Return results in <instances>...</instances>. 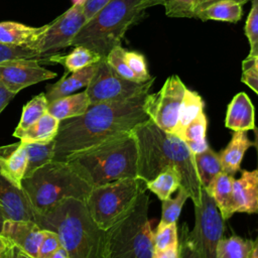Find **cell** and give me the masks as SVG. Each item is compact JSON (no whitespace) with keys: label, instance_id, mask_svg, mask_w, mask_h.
Returning <instances> with one entry per match:
<instances>
[{"label":"cell","instance_id":"obj_3","mask_svg":"<svg viewBox=\"0 0 258 258\" xmlns=\"http://www.w3.org/2000/svg\"><path fill=\"white\" fill-rule=\"evenodd\" d=\"M34 217L40 228L58 235L70 258H108L106 231L94 222L85 201L66 199Z\"/></svg>","mask_w":258,"mask_h":258},{"label":"cell","instance_id":"obj_55","mask_svg":"<svg viewBox=\"0 0 258 258\" xmlns=\"http://www.w3.org/2000/svg\"><path fill=\"white\" fill-rule=\"evenodd\" d=\"M249 258H258V236H257L256 240L254 241V247H253L252 253Z\"/></svg>","mask_w":258,"mask_h":258},{"label":"cell","instance_id":"obj_41","mask_svg":"<svg viewBox=\"0 0 258 258\" xmlns=\"http://www.w3.org/2000/svg\"><path fill=\"white\" fill-rule=\"evenodd\" d=\"M60 246L61 243L58 235L53 231L44 230V237L41 242L37 258H46L55 250H57Z\"/></svg>","mask_w":258,"mask_h":258},{"label":"cell","instance_id":"obj_35","mask_svg":"<svg viewBox=\"0 0 258 258\" xmlns=\"http://www.w3.org/2000/svg\"><path fill=\"white\" fill-rule=\"evenodd\" d=\"M154 250H165L168 248H178V235L176 224L166 226L157 225L153 237Z\"/></svg>","mask_w":258,"mask_h":258},{"label":"cell","instance_id":"obj_22","mask_svg":"<svg viewBox=\"0 0 258 258\" xmlns=\"http://www.w3.org/2000/svg\"><path fill=\"white\" fill-rule=\"evenodd\" d=\"M90 105V99L85 90L81 93L61 97L48 103L47 112L57 120L62 121L83 115Z\"/></svg>","mask_w":258,"mask_h":258},{"label":"cell","instance_id":"obj_32","mask_svg":"<svg viewBox=\"0 0 258 258\" xmlns=\"http://www.w3.org/2000/svg\"><path fill=\"white\" fill-rule=\"evenodd\" d=\"M254 247V241L239 236L222 238L218 245V258H249Z\"/></svg>","mask_w":258,"mask_h":258},{"label":"cell","instance_id":"obj_37","mask_svg":"<svg viewBox=\"0 0 258 258\" xmlns=\"http://www.w3.org/2000/svg\"><path fill=\"white\" fill-rule=\"evenodd\" d=\"M21 58H36L47 61L44 55L39 54L36 50L28 48L25 45H12L0 42V62Z\"/></svg>","mask_w":258,"mask_h":258},{"label":"cell","instance_id":"obj_2","mask_svg":"<svg viewBox=\"0 0 258 258\" xmlns=\"http://www.w3.org/2000/svg\"><path fill=\"white\" fill-rule=\"evenodd\" d=\"M132 134L138 150L137 177L148 182L160 172L174 168L182 186L194 206L201 204L202 184L200 182L194 154L186 143L178 136L165 132L150 119L137 125Z\"/></svg>","mask_w":258,"mask_h":258},{"label":"cell","instance_id":"obj_30","mask_svg":"<svg viewBox=\"0 0 258 258\" xmlns=\"http://www.w3.org/2000/svg\"><path fill=\"white\" fill-rule=\"evenodd\" d=\"M24 145L27 155V164L24 177L31 175L36 169L54 158V140L44 144L28 143Z\"/></svg>","mask_w":258,"mask_h":258},{"label":"cell","instance_id":"obj_9","mask_svg":"<svg viewBox=\"0 0 258 258\" xmlns=\"http://www.w3.org/2000/svg\"><path fill=\"white\" fill-rule=\"evenodd\" d=\"M224 229V219L212 197L203 187L201 204L195 206V226L188 232L199 258H218V245L223 238Z\"/></svg>","mask_w":258,"mask_h":258},{"label":"cell","instance_id":"obj_1","mask_svg":"<svg viewBox=\"0 0 258 258\" xmlns=\"http://www.w3.org/2000/svg\"><path fill=\"white\" fill-rule=\"evenodd\" d=\"M147 94L90 105L81 116L60 121L54 139V158L67 161L71 156L116 136L131 133L148 120L144 109Z\"/></svg>","mask_w":258,"mask_h":258},{"label":"cell","instance_id":"obj_6","mask_svg":"<svg viewBox=\"0 0 258 258\" xmlns=\"http://www.w3.org/2000/svg\"><path fill=\"white\" fill-rule=\"evenodd\" d=\"M21 187L35 215L66 199L86 201L92 186L67 161L51 160L24 177Z\"/></svg>","mask_w":258,"mask_h":258},{"label":"cell","instance_id":"obj_47","mask_svg":"<svg viewBox=\"0 0 258 258\" xmlns=\"http://www.w3.org/2000/svg\"><path fill=\"white\" fill-rule=\"evenodd\" d=\"M152 258H179L178 248H168L165 250H154Z\"/></svg>","mask_w":258,"mask_h":258},{"label":"cell","instance_id":"obj_36","mask_svg":"<svg viewBox=\"0 0 258 258\" xmlns=\"http://www.w3.org/2000/svg\"><path fill=\"white\" fill-rule=\"evenodd\" d=\"M124 51H125V48H123L121 45L114 47L106 56V60L108 64L119 76L123 77L124 79L137 82V83H143L137 78V76L130 70V68L126 63L124 59Z\"/></svg>","mask_w":258,"mask_h":258},{"label":"cell","instance_id":"obj_38","mask_svg":"<svg viewBox=\"0 0 258 258\" xmlns=\"http://www.w3.org/2000/svg\"><path fill=\"white\" fill-rule=\"evenodd\" d=\"M199 0H164L163 6L168 17L195 18Z\"/></svg>","mask_w":258,"mask_h":258},{"label":"cell","instance_id":"obj_18","mask_svg":"<svg viewBox=\"0 0 258 258\" xmlns=\"http://www.w3.org/2000/svg\"><path fill=\"white\" fill-rule=\"evenodd\" d=\"M225 126L233 131H248L256 127L255 108L246 93L236 94L229 103Z\"/></svg>","mask_w":258,"mask_h":258},{"label":"cell","instance_id":"obj_49","mask_svg":"<svg viewBox=\"0 0 258 258\" xmlns=\"http://www.w3.org/2000/svg\"><path fill=\"white\" fill-rule=\"evenodd\" d=\"M242 69H250L258 74V56L252 58H245L242 62Z\"/></svg>","mask_w":258,"mask_h":258},{"label":"cell","instance_id":"obj_51","mask_svg":"<svg viewBox=\"0 0 258 258\" xmlns=\"http://www.w3.org/2000/svg\"><path fill=\"white\" fill-rule=\"evenodd\" d=\"M46 258H70V256H69L67 250L62 246H60L57 250H55L53 253H51Z\"/></svg>","mask_w":258,"mask_h":258},{"label":"cell","instance_id":"obj_40","mask_svg":"<svg viewBox=\"0 0 258 258\" xmlns=\"http://www.w3.org/2000/svg\"><path fill=\"white\" fill-rule=\"evenodd\" d=\"M124 59L128 64V67L130 68V70L137 76V78L141 82H146L152 78L148 73L147 63L142 53L125 49Z\"/></svg>","mask_w":258,"mask_h":258},{"label":"cell","instance_id":"obj_45","mask_svg":"<svg viewBox=\"0 0 258 258\" xmlns=\"http://www.w3.org/2000/svg\"><path fill=\"white\" fill-rule=\"evenodd\" d=\"M14 243L7 237L0 235V258H12Z\"/></svg>","mask_w":258,"mask_h":258},{"label":"cell","instance_id":"obj_14","mask_svg":"<svg viewBox=\"0 0 258 258\" xmlns=\"http://www.w3.org/2000/svg\"><path fill=\"white\" fill-rule=\"evenodd\" d=\"M1 235L10 239L30 258H37L44 230L34 221L6 220Z\"/></svg>","mask_w":258,"mask_h":258},{"label":"cell","instance_id":"obj_15","mask_svg":"<svg viewBox=\"0 0 258 258\" xmlns=\"http://www.w3.org/2000/svg\"><path fill=\"white\" fill-rule=\"evenodd\" d=\"M0 207L8 220L34 221L33 209L23 191L8 178L0 173Z\"/></svg>","mask_w":258,"mask_h":258},{"label":"cell","instance_id":"obj_46","mask_svg":"<svg viewBox=\"0 0 258 258\" xmlns=\"http://www.w3.org/2000/svg\"><path fill=\"white\" fill-rule=\"evenodd\" d=\"M16 96V94L8 91L0 85V113L5 109V107L10 103V101Z\"/></svg>","mask_w":258,"mask_h":258},{"label":"cell","instance_id":"obj_33","mask_svg":"<svg viewBox=\"0 0 258 258\" xmlns=\"http://www.w3.org/2000/svg\"><path fill=\"white\" fill-rule=\"evenodd\" d=\"M188 198V192L182 186H179L175 198H169L165 201H161V219L158 225L166 226L176 224L182 207Z\"/></svg>","mask_w":258,"mask_h":258},{"label":"cell","instance_id":"obj_54","mask_svg":"<svg viewBox=\"0 0 258 258\" xmlns=\"http://www.w3.org/2000/svg\"><path fill=\"white\" fill-rule=\"evenodd\" d=\"M254 141L253 142V145L255 148H256V151H257V160H258V127H255L254 129ZM258 169V167H257Z\"/></svg>","mask_w":258,"mask_h":258},{"label":"cell","instance_id":"obj_48","mask_svg":"<svg viewBox=\"0 0 258 258\" xmlns=\"http://www.w3.org/2000/svg\"><path fill=\"white\" fill-rule=\"evenodd\" d=\"M185 143L194 155L197 153H201L210 147L207 139L200 142H185Z\"/></svg>","mask_w":258,"mask_h":258},{"label":"cell","instance_id":"obj_28","mask_svg":"<svg viewBox=\"0 0 258 258\" xmlns=\"http://www.w3.org/2000/svg\"><path fill=\"white\" fill-rule=\"evenodd\" d=\"M204 107L205 102L201 95L198 92L186 88L181 101L178 120L173 134L180 137L185 127L204 112Z\"/></svg>","mask_w":258,"mask_h":258},{"label":"cell","instance_id":"obj_16","mask_svg":"<svg viewBox=\"0 0 258 258\" xmlns=\"http://www.w3.org/2000/svg\"><path fill=\"white\" fill-rule=\"evenodd\" d=\"M235 213H258V169L241 170V176L233 181Z\"/></svg>","mask_w":258,"mask_h":258},{"label":"cell","instance_id":"obj_10","mask_svg":"<svg viewBox=\"0 0 258 258\" xmlns=\"http://www.w3.org/2000/svg\"><path fill=\"white\" fill-rule=\"evenodd\" d=\"M154 80V77L143 83L126 80L108 64L106 57H102L98 62L93 79L86 88V92L91 105L121 101L149 93Z\"/></svg>","mask_w":258,"mask_h":258},{"label":"cell","instance_id":"obj_20","mask_svg":"<svg viewBox=\"0 0 258 258\" xmlns=\"http://www.w3.org/2000/svg\"><path fill=\"white\" fill-rule=\"evenodd\" d=\"M252 145L247 131H234L227 146L219 153L223 171L233 176L240 171L244 154Z\"/></svg>","mask_w":258,"mask_h":258},{"label":"cell","instance_id":"obj_21","mask_svg":"<svg viewBox=\"0 0 258 258\" xmlns=\"http://www.w3.org/2000/svg\"><path fill=\"white\" fill-rule=\"evenodd\" d=\"M234 176L222 171L212 181L207 189L209 195L214 200L222 218L225 220L230 219L234 214V201H233V181Z\"/></svg>","mask_w":258,"mask_h":258},{"label":"cell","instance_id":"obj_11","mask_svg":"<svg viewBox=\"0 0 258 258\" xmlns=\"http://www.w3.org/2000/svg\"><path fill=\"white\" fill-rule=\"evenodd\" d=\"M83 1L75 2L67 11L47 25L45 31L33 42L26 44L47 58L58 50L71 46L75 36L87 22Z\"/></svg>","mask_w":258,"mask_h":258},{"label":"cell","instance_id":"obj_7","mask_svg":"<svg viewBox=\"0 0 258 258\" xmlns=\"http://www.w3.org/2000/svg\"><path fill=\"white\" fill-rule=\"evenodd\" d=\"M149 197L143 192L135 206L106 231L108 258H152L154 231L148 218Z\"/></svg>","mask_w":258,"mask_h":258},{"label":"cell","instance_id":"obj_31","mask_svg":"<svg viewBox=\"0 0 258 258\" xmlns=\"http://www.w3.org/2000/svg\"><path fill=\"white\" fill-rule=\"evenodd\" d=\"M180 186V177L176 169L169 168L160 172L152 180L146 182V187L160 201L171 198V195Z\"/></svg>","mask_w":258,"mask_h":258},{"label":"cell","instance_id":"obj_19","mask_svg":"<svg viewBox=\"0 0 258 258\" xmlns=\"http://www.w3.org/2000/svg\"><path fill=\"white\" fill-rule=\"evenodd\" d=\"M97 67L98 63L92 64L78 72L72 73L70 77H68L67 72L59 81L54 84L47 85L44 93L47 102L50 103L58 98L72 95L82 88H87L96 73Z\"/></svg>","mask_w":258,"mask_h":258},{"label":"cell","instance_id":"obj_29","mask_svg":"<svg viewBox=\"0 0 258 258\" xmlns=\"http://www.w3.org/2000/svg\"><path fill=\"white\" fill-rule=\"evenodd\" d=\"M48 102L44 93L33 97L26 105L23 106L20 121L13 132V136L19 138L21 134L47 113Z\"/></svg>","mask_w":258,"mask_h":258},{"label":"cell","instance_id":"obj_53","mask_svg":"<svg viewBox=\"0 0 258 258\" xmlns=\"http://www.w3.org/2000/svg\"><path fill=\"white\" fill-rule=\"evenodd\" d=\"M6 220H8L4 210L0 207V235L2 233V230H3V226H4V223L6 222Z\"/></svg>","mask_w":258,"mask_h":258},{"label":"cell","instance_id":"obj_26","mask_svg":"<svg viewBox=\"0 0 258 258\" xmlns=\"http://www.w3.org/2000/svg\"><path fill=\"white\" fill-rule=\"evenodd\" d=\"M242 6L243 5L231 0L218 1L204 9L197 10L195 13V18H199L203 21L217 20L236 23L242 17Z\"/></svg>","mask_w":258,"mask_h":258},{"label":"cell","instance_id":"obj_44","mask_svg":"<svg viewBox=\"0 0 258 258\" xmlns=\"http://www.w3.org/2000/svg\"><path fill=\"white\" fill-rule=\"evenodd\" d=\"M241 81L258 95V74L250 69H242Z\"/></svg>","mask_w":258,"mask_h":258},{"label":"cell","instance_id":"obj_12","mask_svg":"<svg viewBox=\"0 0 258 258\" xmlns=\"http://www.w3.org/2000/svg\"><path fill=\"white\" fill-rule=\"evenodd\" d=\"M185 90L186 87L180 78L172 75L165 80L157 93L147 95L145 112L148 118L163 131L173 134Z\"/></svg>","mask_w":258,"mask_h":258},{"label":"cell","instance_id":"obj_4","mask_svg":"<svg viewBox=\"0 0 258 258\" xmlns=\"http://www.w3.org/2000/svg\"><path fill=\"white\" fill-rule=\"evenodd\" d=\"M67 162L92 187L137 177L136 139L132 132L122 134L71 156Z\"/></svg>","mask_w":258,"mask_h":258},{"label":"cell","instance_id":"obj_52","mask_svg":"<svg viewBox=\"0 0 258 258\" xmlns=\"http://www.w3.org/2000/svg\"><path fill=\"white\" fill-rule=\"evenodd\" d=\"M12 258H30L29 256H27L23 251H21L18 247H14V251H13V257Z\"/></svg>","mask_w":258,"mask_h":258},{"label":"cell","instance_id":"obj_43","mask_svg":"<svg viewBox=\"0 0 258 258\" xmlns=\"http://www.w3.org/2000/svg\"><path fill=\"white\" fill-rule=\"evenodd\" d=\"M111 0H84L83 9L87 21L91 19L96 13H98Z\"/></svg>","mask_w":258,"mask_h":258},{"label":"cell","instance_id":"obj_5","mask_svg":"<svg viewBox=\"0 0 258 258\" xmlns=\"http://www.w3.org/2000/svg\"><path fill=\"white\" fill-rule=\"evenodd\" d=\"M164 0H111L89 19L73 39L71 46L82 45L99 53L102 57L121 45L125 32L144 11Z\"/></svg>","mask_w":258,"mask_h":258},{"label":"cell","instance_id":"obj_34","mask_svg":"<svg viewBox=\"0 0 258 258\" xmlns=\"http://www.w3.org/2000/svg\"><path fill=\"white\" fill-rule=\"evenodd\" d=\"M251 10L245 23V35L250 44V51L247 58L258 56V0H251Z\"/></svg>","mask_w":258,"mask_h":258},{"label":"cell","instance_id":"obj_17","mask_svg":"<svg viewBox=\"0 0 258 258\" xmlns=\"http://www.w3.org/2000/svg\"><path fill=\"white\" fill-rule=\"evenodd\" d=\"M27 164L25 145L21 141L0 146V173L21 187Z\"/></svg>","mask_w":258,"mask_h":258},{"label":"cell","instance_id":"obj_42","mask_svg":"<svg viewBox=\"0 0 258 258\" xmlns=\"http://www.w3.org/2000/svg\"><path fill=\"white\" fill-rule=\"evenodd\" d=\"M188 228L186 224L181 226V233L178 238L179 258H199L198 254L188 238Z\"/></svg>","mask_w":258,"mask_h":258},{"label":"cell","instance_id":"obj_24","mask_svg":"<svg viewBox=\"0 0 258 258\" xmlns=\"http://www.w3.org/2000/svg\"><path fill=\"white\" fill-rule=\"evenodd\" d=\"M60 121L48 112L40 119L28 127L19 137L24 144L28 143H48L55 139Z\"/></svg>","mask_w":258,"mask_h":258},{"label":"cell","instance_id":"obj_27","mask_svg":"<svg viewBox=\"0 0 258 258\" xmlns=\"http://www.w3.org/2000/svg\"><path fill=\"white\" fill-rule=\"evenodd\" d=\"M194 159L200 182L204 188H208L216 176L223 171L219 153L209 147L205 151L195 154Z\"/></svg>","mask_w":258,"mask_h":258},{"label":"cell","instance_id":"obj_23","mask_svg":"<svg viewBox=\"0 0 258 258\" xmlns=\"http://www.w3.org/2000/svg\"><path fill=\"white\" fill-rule=\"evenodd\" d=\"M47 25L33 27L16 21H2L0 22V42L12 45H26L36 40L45 31Z\"/></svg>","mask_w":258,"mask_h":258},{"label":"cell","instance_id":"obj_25","mask_svg":"<svg viewBox=\"0 0 258 258\" xmlns=\"http://www.w3.org/2000/svg\"><path fill=\"white\" fill-rule=\"evenodd\" d=\"M102 59V56L94 50L78 45L74 46V49L68 54H52L48 57V61L57 62L62 64L68 73H75L84 68L98 63Z\"/></svg>","mask_w":258,"mask_h":258},{"label":"cell","instance_id":"obj_50","mask_svg":"<svg viewBox=\"0 0 258 258\" xmlns=\"http://www.w3.org/2000/svg\"><path fill=\"white\" fill-rule=\"evenodd\" d=\"M218 1H222V0H199L198 1V5H197V8H196V11L197 10H200V9H204L206 8L207 6L215 3V2H218ZM231 1H234V2H237L241 5H244L245 3H247L248 1L250 0H231ZM196 13V12H195Z\"/></svg>","mask_w":258,"mask_h":258},{"label":"cell","instance_id":"obj_39","mask_svg":"<svg viewBox=\"0 0 258 258\" xmlns=\"http://www.w3.org/2000/svg\"><path fill=\"white\" fill-rule=\"evenodd\" d=\"M208 119L206 114L201 113L195 120H192L183 130L179 138L184 142H200L207 139Z\"/></svg>","mask_w":258,"mask_h":258},{"label":"cell","instance_id":"obj_8","mask_svg":"<svg viewBox=\"0 0 258 258\" xmlns=\"http://www.w3.org/2000/svg\"><path fill=\"white\" fill-rule=\"evenodd\" d=\"M147 189L139 177L125 178L93 186L85 203L94 222L107 231L123 218Z\"/></svg>","mask_w":258,"mask_h":258},{"label":"cell","instance_id":"obj_13","mask_svg":"<svg viewBox=\"0 0 258 258\" xmlns=\"http://www.w3.org/2000/svg\"><path fill=\"white\" fill-rule=\"evenodd\" d=\"M55 77L56 73L40 66V59L21 58L0 62V85L14 94Z\"/></svg>","mask_w":258,"mask_h":258}]
</instances>
